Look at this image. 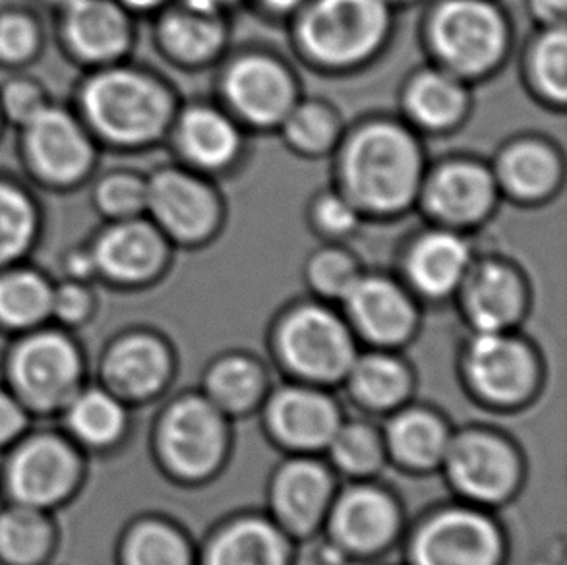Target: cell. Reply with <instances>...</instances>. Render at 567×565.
<instances>
[{"label": "cell", "mask_w": 567, "mask_h": 565, "mask_svg": "<svg viewBox=\"0 0 567 565\" xmlns=\"http://www.w3.org/2000/svg\"><path fill=\"white\" fill-rule=\"evenodd\" d=\"M429 165L424 140L401 116H370L339 142L333 186L367 222H395L416 209Z\"/></svg>", "instance_id": "1"}, {"label": "cell", "mask_w": 567, "mask_h": 565, "mask_svg": "<svg viewBox=\"0 0 567 565\" xmlns=\"http://www.w3.org/2000/svg\"><path fill=\"white\" fill-rule=\"evenodd\" d=\"M395 10L385 0H307L291 18L295 53L331 76L364 70L390 47Z\"/></svg>", "instance_id": "2"}, {"label": "cell", "mask_w": 567, "mask_h": 565, "mask_svg": "<svg viewBox=\"0 0 567 565\" xmlns=\"http://www.w3.org/2000/svg\"><path fill=\"white\" fill-rule=\"evenodd\" d=\"M514 39V23L498 0H434L422 20L430 64L471 85L506 66Z\"/></svg>", "instance_id": "3"}, {"label": "cell", "mask_w": 567, "mask_h": 565, "mask_svg": "<svg viewBox=\"0 0 567 565\" xmlns=\"http://www.w3.org/2000/svg\"><path fill=\"white\" fill-rule=\"evenodd\" d=\"M93 126L116 144L147 145L169 134L177 101L157 78L136 70H109L84 92Z\"/></svg>", "instance_id": "4"}, {"label": "cell", "mask_w": 567, "mask_h": 565, "mask_svg": "<svg viewBox=\"0 0 567 565\" xmlns=\"http://www.w3.org/2000/svg\"><path fill=\"white\" fill-rule=\"evenodd\" d=\"M221 107L246 131L277 132L300 97L299 76L291 64L269 51H245L223 64L217 80Z\"/></svg>", "instance_id": "5"}, {"label": "cell", "mask_w": 567, "mask_h": 565, "mask_svg": "<svg viewBox=\"0 0 567 565\" xmlns=\"http://www.w3.org/2000/svg\"><path fill=\"white\" fill-rule=\"evenodd\" d=\"M147 214L173 245L204 248L221 235L227 204L212 176L163 167L147 178Z\"/></svg>", "instance_id": "6"}, {"label": "cell", "mask_w": 567, "mask_h": 565, "mask_svg": "<svg viewBox=\"0 0 567 565\" xmlns=\"http://www.w3.org/2000/svg\"><path fill=\"white\" fill-rule=\"evenodd\" d=\"M499 202L491 163L460 155L429 165L416 209L430 225L471 235L491 222Z\"/></svg>", "instance_id": "7"}, {"label": "cell", "mask_w": 567, "mask_h": 565, "mask_svg": "<svg viewBox=\"0 0 567 565\" xmlns=\"http://www.w3.org/2000/svg\"><path fill=\"white\" fill-rule=\"evenodd\" d=\"M285 362L315 380H336L353 364L354 347L346 321L328 306L300 305L285 316L277 329Z\"/></svg>", "instance_id": "8"}, {"label": "cell", "mask_w": 567, "mask_h": 565, "mask_svg": "<svg viewBox=\"0 0 567 565\" xmlns=\"http://www.w3.org/2000/svg\"><path fill=\"white\" fill-rule=\"evenodd\" d=\"M169 134L183 165L212 178L227 175L245 157L246 129L219 103L178 107Z\"/></svg>", "instance_id": "9"}, {"label": "cell", "mask_w": 567, "mask_h": 565, "mask_svg": "<svg viewBox=\"0 0 567 565\" xmlns=\"http://www.w3.org/2000/svg\"><path fill=\"white\" fill-rule=\"evenodd\" d=\"M502 199L523 207L545 206L566 183V157L553 140L522 134L499 145L491 161Z\"/></svg>", "instance_id": "10"}, {"label": "cell", "mask_w": 567, "mask_h": 565, "mask_svg": "<svg viewBox=\"0 0 567 565\" xmlns=\"http://www.w3.org/2000/svg\"><path fill=\"white\" fill-rule=\"evenodd\" d=\"M475 256L468 235L430 225L405 246L401 276L416 297L445 300L457 295Z\"/></svg>", "instance_id": "11"}, {"label": "cell", "mask_w": 567, "mask_h": 565, "mask_svg": "<svg viewBox=\"0 0 567 565\" xmlns=\"http://www.w3.org/2000/svg\"><path fill=\"white\" fill-rule=\"evenodd\" d=\"M457 295L476 331H506L529 302L527 277L502 256H475Z\"/></svg>", "instance_id": "12"}, {"label": "cell", "mask_w": 567, "mask_h": 565, "mask_svg": "<svg viewBox=\"0 0 567 565\" xmlns=\"http://www.w3.org/2000/svg\"><path fill=\"white\" fill-rule=\"evenodd\" d=\"M401 119L422 138L460 131L473 111L471 84L429 64L414 70L399 93Z\"/></svg>", "instance_id": "13"}, {"label": "cell", "mask_w": 567, "mask_h": 565, "mask_svg": "<svg viewBox=\"0 0 567 565\" xmlns=\"http://www.w3.org/2000/svg\"><path fill=\"white\" fill-rule=\"evenodd\" d=\"M341 305L351 326L374 343H403L416 326L413 292L382 274H362Z\"/></svg>", "instance_id": "14"}, {"label": "cell", "mask_w": 567, "mask_h": 565, "mask_svg": "<svg viewBox=\"0 0 567 565\" xmlns=\"http://www.w3.org/2000/svg\"><path fill=\"white\" fill-rule=\"evenodd\" d=\"M499 538L491 521L478 513H440L414 538V565H496Z\"/></svg>", "instance_id": "15"}, {"label": "cell", "mask_w": 567, "mask_h": 565, "mask_svg": "<svg viewBox=\"0 0 567 565\" xmlns=\"http://www.w3.org/2000/svg\"><path fill=\"white\" fill-rule=\"evenodd\" d=\"M162 451L185 476H204L221 459L225 430L217 409L202 399H185L163 419Z\"/></svg>", "instance_id": "16"}, {"label": "cell", "mask_w": 567, "mask_h": 565, "mask_svg": "<svg viewBox=\"0 0 567 565\" xmlns=\"http://www.w3.org/2000/svg\"><path fill=\"white\" fill-rule=\"evenodd\" d=\"M468 376L484 398L514 403L535 382V359L527 345L506 331H476L467 357Z\"/></svg>", "instance_id": "17"}, {"label": "cell", "mask_w": 567, "mask_h": 565, "mask_svg": "<svg viewBox=\"0 0 567 565\" xmlns=\"http://www.w3.org/2000/svg\"><path fill=\"white\" fill-rule=\"evenodd\" d=\"M12 380L31 405L39 409L59 405L76 386V352L62 337L51 333L31 337L16 351Z\"/></svg>", "instance_id": "18"}, {"label": "cell", "mask_w": 567, "mask_h": 565, "mask_svg": "<svg viewBox=\"0 0 567 565\" xmlns=\"http://www.w3.org/2000/svg\"><path fill=\"white\" fill-rule=\"evenodd\" d=\"M444 455L455 486L476 500H499L517 481L514 451L496 435L468 432L447 443Z\"/></svg>", "instance_id": "19"}, {"label": "cell", "mask_w": 567, "mask_h": 565, "mask_svg": "<svg viewBox=\"0 0 567 565\" xmlns=\"http://www.w3.org/2000/svg\"><path fill=\"white\" fill-rule=\"evenodd\" d=\"M157 45L173 64L186 70H206L225 59L230 41L229 20L177 4L157 22Z\"/></svg>", "instance_id": "20"}, {"label": "cell", "mask_w": 567, "mask_h": 565, "mask_svg": "<svg viewBox=\"0 0 567 565\" xmlns=\"http://www.w3.org/2000/svg\"><path fill=\"white\" fill-rule=\"evenodd\" d=\"M171 243L154 223L123 219L101 237L95 264L118 281H150L167 268Z\"/></svg>", "instance_id": "21"}, {"label": "cell", "mask_w": 567, "mask_h": 565, "mask_svg": "<svg viewBox=\"0 0 567 565\" xmlns=\"http://www.w3.org/2000/svg\"><path fill=\"white\" fill-rule=\"evenodd\" d=\"M76 459L54 438H35L16 453L8 466V486L22 504H53L72 486Z\"/></svg>", "instance_id": "22"}, {"label": "cell", "mask_w": 567, "mask_h": 565, "mask_svg": "<svg viewBox=\"0 0 567 565\" xmlns=\"http://www.w3.org/2000/svg\"><path fill=\"white\" fill-rule=\"evenodd\" d=\"M25 124L31 160L43 175L69 183L84 173L90 163V144L72 119L61 111L41 109Z\"/></svg>", "instance_id": "23"}, {"label": "cell", "mask_w": 567, "mask_h": 565, "mask_svg": "<svg viewBox=\"0 0 567 565\" xmlns=\"http://www.w3.org/2000/svg\"><path fill=\"white\" fill-rule=\"evenodd\" d=\"M269 424L285 443L295 448H320L338 432L339 419L330 399L312 390L289 388L271 399Z\"/></svg>", "instance_id": "24"}, {"label": "cell", "mask_w": 567, "mask_h": 565, "mask_svg": "<svg viewBox=\"0 0 567 565\" xmlns=\"http://www.w3.org/2000/svg\"><path fill=\"white\" fill-rule=\"evenodd\" d=\"M395 527V505L374 489L349 490L331 517L333 535L353 551H374L390 541Z\"/></svg>", "instance_id": "25"}, {"label": "cell", "mask_w": 567, "mask_h": 565, "mask_svg": "<svg viewBox=\"0 0 567 565\" xmlns=\"http://www.w3.org/2000/svg\"><path fill=\"white\" fill-rule=\"evenodd\" d=\"M70 43L92 61L116 59L131 45V22L109 0H76L70 4Z\"/></svg>", "instance_id": "26"}, {"label": "cell", "mask_w": 567, "mask_h": 565, "mask_svg": "<svg viewBox=\"0 0 567 565\" xmlns=\"http://www.w3.org/2000/svg\"><path fill=\"white\" fill-rule=\"evenodd\" d=\"M523 80L545 107L564 111L567 103V28H537L523 53Z\"/></svg>", "instance_id": "27"}, {"label": "cell", "mask_w": 567, "mask_h": 565, "mask_svg": "<svg viewBox=\"0 0 567 565\" xmlns=\"http://www.w3.org/2000/svg\"><path fill=\"white\" fill-rule=\"evenodd\" d=\"M346 131V121L338 107L316 97H300L277 129L287 150L302 160L330 157Z\"/></svg>", "instance_id": "28"}, {"label": "cell", "mask_w": 567, "mask_h": 565, "mask_svg": "<svg viewBox=\"0 0 567 565\" xmlns=\"http://www.w3.org/2000/svg\"><path fill=\"white\" fill-rule=\"evenodd\" d=\"M330 489V476L322 466L297 461L285 466L277 476L274 504L285 525L295 531H308L320 520Z\"/></svg>", "instance_id": "29"}, {"label": "cell", "mask_w": 567, "mask_h": 565, "mask_svg": "<svg viewBox=\"0 0 567 565\" xmlns=\"http://www.w3.org/2000/svg\"><path fill=\"white\" fill-rule=\"evenodd\" d=\"M169 370L167 351L154 337H128L107 359V376L126 396H147L162 386Z\"/></svg>", "instance_id": "30"}, {"label": "cell", "mask_w": 567, "mask_h": 565, "mask_svg": "<svg viewBox=\"0 0 567 565\" xmlns=\"http://www.w3.org/2000/svg\"><path fill=\"white\" fill-rule=\"evenodd\" d=\"M287 544L266 521H238L221 535L207 554V565H285Z\"/></svg>", "instance_id": "31"}, {"label": "cell", "mask_w": 567, "mask_h": 565, "mask_svg": "<svg viewBox=\"0 0 567 565\" xmlns=\"http://www.w3.org/2000/svg\"><path fill=\"white\" fill-rule=\"evenodd\" d=\"M393 455L406 465L430 466L444 458L447 435L436 417L422 411L399 414L388 428Z\"/></svg>", "instance_id": "32"}, {"label": "cell", "mask_w": 567, "mask_h": 565, "mask_svg": "<svg viewBox=\"0 0 567 565\" xmlns=\"http://www.w3.org/2000/svg\"><path fill=\"white\" fill-rule=\"evenodd\" d=\"M361 260L346 243H322L305 260V282L308 289L326 300H343L357 279L362 276Z\"/></svg>", "instance_id": "33"}, {"label": "cell", "mask_w": 567, "mask_h": 565, "mask_svg": "<svg viewBox=\"0 0 567 565\" xmlns=\"http://www.w3.org/2000/svg\"><path fill=\"white\" fill-rule=\"evenodd\" d=\"M351 388L357 398L372 407L398 403L409 390V376L398 360L385 355H369L354 359L349 368Z\"/></svg>", "instance_id": "34"}, {"label": "cell", "mask_w": 567, "mask_h": 565, "mask_svg": "<svg viewBox=\"0 0 567 565\" xmlns=\"http://www.w3.org/2000/svg\"><path fill=\"white\" fill-rule=\"evenodd\" d=\"M207 391L215 405L243 411L252 405L261 391L260 368L245 357H230L215 364L207 378Z\"/></svg>", "instance_id": "35"}, {"label": "cell", "mask_w": 567, "mask_h": 565, "mask_svg": "<svg viewBox=\"0 0 567 565\" xmlns=\"http://www.w3.org/2000/svg\"><path fill=\"white\" fill-rule=\"evenodd\" d=\"M53 292L31 274H14L0 279V321L22 328L43 320L51 310Z\"/></svg>", "instance_id": "36"}, {"label": "cell", "mask_w": 567, "mask_h": 565, "mask_svg": "<svg viewBox=\"0 0 567 565\" xmlns=\"http://www.w3.org/2000/svg\"><path fill=\"white\" fill-rule=\"evenodd\" d=\"M307 222L322 243H346L361 230L367 219L336 186H331L308 202Z\"/></svg>", "instance_id": "37"}, {"label": "cell", "mask_w": 567, "mask_h": 565, "mask_svg": "<svg viewBox=\"0 0 567 565\" xmlns=\"http://www.w3.org/2000/svg\"><path fill=\"white\" fill-rule=\"evenodd\" d=\"M123 422V409L103 391H87L70 407V428L76 432L78 438L93 445L113 442Z\"/></svg>", "instance_id": "38"}, {"label": "cell", "mask_w": 567, "mask_h": 565, "mask_svg": "<svg viewBox=\"0 0 567 565\" xmlns=\"http://www.w3.org/2000/svg\"><path fill=\"white\" fill-rule=\"evenodd\" d=\"M49 546V527L38 513L14 510L0 517V554L12 564L38 562Z\"/></svg>", "instance_id": "39"}, {"label": "cell", "mask_w": 567, "mask_h": 565, "mask_svg": "<svg viewBox=\"0 0 567 565\" xmlns=\"http://www.w3.org/2000/svg\"><path fill=\"white\" fill-rule=\"evenodd\" d=\"M128 565H190L185 541L173 528L147 523L136 528L126 544Z\"/></svg>", "instance_id": "40"}, {"label": "cell", "mask_w": 567, "mask_h": 565, "mask_svg": "<svg viewBox=\"0 0 567 565\" xmlns=\"http://www.w3.org/2000/svg\"><path fill=\"white\" fill-rule=\"evenodd\" d=\"M33 214L20 192L0 184V264L12 260L30 243Z\"/></svg>", "instance_id": "41"}, {"label": "cell", "mask_w": 567, "mask_h": 565, "mask_svg": "<svg viewBox=\"0 0 567 565\" xmlns=\"http://www.w3.org/2000/svg\"><path fill=\"white\" fill-rule=\"evenodd\" d=\"M330 443L331 455L338 465L351 473H367L378 465L382 455L378 435L362 424L338 428Z\"/></svg>", "instance_id": "42"}, {"label": "cell", "mask_w": 567, "mask_h": 565, "mask_svg": "<svg viewBox=\"0 0 567 565\" xmlns=\"http://www.w3.org/2000/svg\"><path fill=\"white\" fill-rule=\"evenodd\" d=\"M101 209L121 219H132L146 212L147 181L136 175H113L97 191Z\"/></svg>", "instance_id": "43"}, {"label": "cell", "mask_w": 567, "mask_h": 565, "mask_svg": "<svg viewBox=\"0 0 567 565\" xmlns=\"http://www.w3.org/2000/svg\"><path fill=\"white\" fill-rule=\"evenodd\" d=\"M35 47V30L25 18H0V56L7 61H22Z\"/></svg>", "instance_id": "44"}, {"label": "cell", "mask_w": 567, "mask_h": 565, "mask_svg": "<svg viewBox=\"0 0 567 565\" xmlns=\"http://www.w3.org/2000/svg\"><path fill=\"white\" fill-rule=\"evenodd\" d=\"M4 107L16 121L28 123L31 116L41 111L38 90L28 84H12L4 92Z\"/></svg>", "instance_id": "45"}, {"label": "cell", "mask_w": 567, "mask_h": 565, "mask_svg": "<svg viewBox=\"0 0 567 565\" xmlns=\"http://www.w3.org/2000/svg\"><path fill=\"white\" fill-rule=\"evenodd\" d=\"M525 10L537 28L566 25L567 0H525Z\"/></svg>", "instance_id": "46"}, {"label": "cell", "mask_w": 567, "mask_h": 565, "mask_svg": "<svg viewBox=\"0 0 567 565\" xmlns=\"http://www.w3.org/2000/svg\"><path fill=\"white\" fill-rule=\"evenodd\" d=\"M51 310L59 314L62 320L76 321L87 310V297L78 287H62L51 297Z\"/></svg>", "instance_id": "47"}, {"label": "cell", "mask_w": 567, "mask_h": 565, "mask_svg": "<svg viewBox=\"0 0 567 565\" xmlns=\"http://www.w3.org/2000/svg\"><path fill=\"white\" fill-rule=\"evenodd\" d=\"M23 414L20 407L12 399L0 393V443L7 442L12 435L18 434L22 428Z\"/></svg>", "instance_id": "48"}, {"label": "cell", "mask_w": 567, "mask_h": 565, "mask_svg": "<svg viewBox=\"0 0 567 565\" xmlns=\"http://www.w3.org/2000/svg\"><path fill=\"white\" fill-rule=\"evenodd\" d=\"M264 14L291 20L307 0H254Z\"/></svg>", "instance_id": "49"}, {"label": "cell", "mask_w": 567, "mask_h": 565, "mask_svg": "<svg viewBox=\"0 0 567 565\" xmlns=\"http://www.w3.org/2000/svg\"><path fill=\"white\" fill-rule=\"evenodd\" d=\"M186 7L196 8L209 14H229L230 8L237 7L240 0H181Z\"/></svg>", "instance_id": "50"}, {"label": "cell", "mask_w": 567, "mask_h": 565, "mask_svg": "<svg viewBox=\"0 0 567 565\" xmlns=\"http://www.w3.org/2000/svg\"><path fill=\"white\" fill-rule=\"evenodd\" d=\"M123 2L132 10L147 12V10H159V8L167 7L173 0H123Z\"/></svg>", "instance_id": "51"}, {"label": "cell", "mask_w": 567, "mask_h": 565, "mask_svg": "<svg viewBox=\"0 0 567 565\" xmlns=\"http://www.w3.org/2000/svg\"><path fill=\"white\" fill-rule=\"evenodd\" d=\"M93 261L87 260L84 256H74L72 261H70V269L74 271V274H80V276H84L87 274L90 269H92Z\"/></svg>", "instance_id": "52"}, {"label": "cell", "mask_w": 567, "mask_h": 565, "mask_svg": "<svg viewBox=\"0 0 567 565\" xmlns=\"http://www.w3.org/2000/svg\"><path fill=\"white\" fill-rule=\"evenodd\" d=\"M385 2L395 10V8L414 7V4H419L422 0H385Z\"/></svg>", "instance_id": "53"}, {"label": "cell", "mask_w": 567, "mask_h": 565, "mask_svg": "<svg viewBox=\"0 0 567 565\" xmlns=\"http://www.w3.org/2000/svg\"><path fill=\"white\" fill-rule=\"evenodd\" d=\"M56 2H64V4H72V2H76V0H56Z\"/></svg>", "instance_id": "54"}]
</instances>
